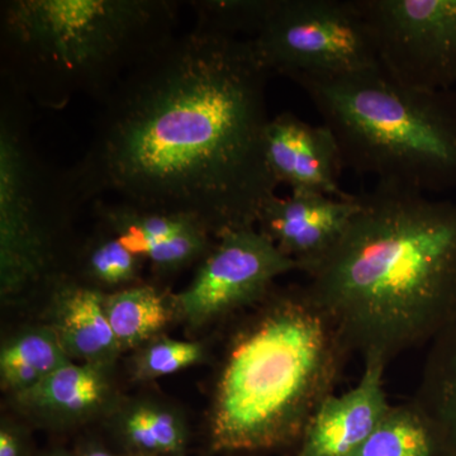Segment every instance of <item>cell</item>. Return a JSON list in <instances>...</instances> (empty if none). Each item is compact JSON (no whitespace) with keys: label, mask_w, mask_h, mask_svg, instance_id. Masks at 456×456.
Here are the masks:
<instances>
[{"label":"cell","mask_w":456,"mask_h":456,"mask_svg":"<svg viewBox=\"0 0 456 456\" xmlns=\"http://www.w3.org/2000/svg\"><path fill=\"white\" fill-rule=\"evenodd\" d=\"M143 263L106 224L98 221L97 231L82 246L77 257L82 277L79 281L106 293L114 292L141 283Z\"/></svg>","instance_id":"cell-20"},{"label":"cell","mask_w":456,"mask_h":456,"mask_svg":"<svg viewBox=\"0 0 456 456\" xmlns=\"http://www.w3.org/2000/svg\"><path fill=\"white\" fill-rule=\"evenodd\" d=\"M387 365L378 356L365 358L358 384L321 403L294 456H349L358 448L391 407L384 389Z\"/></svg>","instance_id":"cell-13"},{"label":"cell","mask_w":456,"mask_h":456,"mask_svg":"<svg viewBox=\"0 0 456 456\" xmlns=\"http://www.w3.org/2000/svg\"><path fill=\"white\" fill-rule=\"evenodd\" d=\"M126 456H165V455H137V454H126Z\"/></svg>","instance_id":"cell-27"},{"label":"cell","mask_w":456,"mask_h":456,"mask_svg":"<svg viewBox=\"0 0 456 456\" xmlns=\"http://www.w3.org/2000/svg\"><path fill=\"white\" fill-rule=\"evenodd\" d=\"M251 41L266 70L290 80L379 66L359 0H273Z\"/></svg>","instance_id":"cell-7"},{"label":"cell","mask_w":456,"mask_h":456,"mask_svg":"<svg viewBox=\"0 0 456 456\" xmlns=\"http://www.w3.org/2000/svg\"><path fill=\"white\" fill-rule=\"evenodd\" d=\"M410 402L430 428L435 456H456V320L431 342Z\"/></svg>","instance_id":"cell-16"},{"label":"cell","mask_w":456,"mask_h":456,"mask_svg":"<svg viewBox=\"0 0 456 456\" xmlns=\"http://www.w3.org/2000/svg\"><path fill=\"white\" fill-rule=\"evenodd\" d=\"M345 167L378 183L428 193L456 183V97L398 83L380 66L298 77Z\"/></svg>","instance_id":"cell-5"},{"label":"cell","mask_w":456,"mask_h":456,"mask_svg":"<svg viewBox=\"0 0 456 456\" xmlns=\"http://www.w3.org/2000/svg\"><path fill=\"white\" fill-rule=\"evenodd\" d=\"M31 106L2 83L0 290L17 298L64 277L62 233L83 200L73 169L47 163L29 134Z\"/></svg>","instance_id":"cell-6"},{"label":"cell","mask_w":456,"mask_h":456,"mask_svg":"<svg viewBox=\"0 0 456 456\" xmlns=\"http://www.w3.org/2000/svg\"><path fill=\"white\" fill-rule=\"evenodd\" d=\"M349 456H435L430 428L410 401L388 408Z\"/></svg>","instance_id":"cell-21"},{"label":"cell","mask_w":456,"mask_h":456,"mask_svg":"<svg viewBox=\"0 0 456 456\" xmlns=\"http://www.w3.org/2000/svg\"><path fill=\"white\" fill-rule=\"evenodd\" d=\"M378 64L412 88L449 90L456 83V0H359Z\"/></svg>","instance_id":"cell-8"},{"label":"cell","mask_w":456,"mask_h":456,"mask_svg":"<svg viewBox=\"0 0 456 456\" xmlns=\"http://www.w3.org/2000/svg\"><path fill=\"white\" fill-rule=\"evenodd\" d=\"M299 270L256 227L227 231L198 264L193 281L173 296L174 316L203 327L232 312L255 307L273 290L275 279Z\"/></svg>","instance_id":"cell-9"},{"label":"cell","mask_w":456,"mask_h":456,"mask_svg":"<svg viewBox=\"0 0 456 456\" xmlns=\"http://www.w3.org/2000/svg\"><path fill=\"white\" fill-rule=\"evenodd\" d=\"M273 0H193L196 25L235 36L254 38L259 32Z\"/></svg>","instance_id":"cell-22"},{"label":"cell","mask_w":456,"mask_h":456,"mask_svg":"<svg viewBox=\"0 0 456 456\" xmlns=\"http://www.w3.org/2000/svg\"><path fill=\"white\" fill-rule=\"evenodd\" d=\"M0 456H31L25 428L8 419H3L0 425Z\"/></svg>","instance_id":"cell-24"},{"label":"cell","mask_w":456,"mask_h":456,"mask_svg":"<svg viewBox=\"0 0 456 456\" xmlns=\"http://www.w3.org/2000/svg\"><path fill=\"white\" fill-rule=\"evenodd\" d=\"M95 217L122 244L150 263L156 274H175L200 264L216 244L202 222L185 213L165 211L126 200H95Z\"/></svg>","instance_id":"cell-10"},{"label":"cell","mask_w":456,"mask_h":456,"mask_svg":"<svg viewBox=\"0 0 456 456\" xmlns=\"http://www.w3.org/2000/svg\"><path fill=\"white\" fill-rule=\"evenodd\" d=\"M180 8L176 0H5L2 83L45 110L80 95L101 104L178 36Z\"/></svg>","instance_id":"cell-4"},{"label":"cell","mask_w":456,"mask_h":456,"mask_svg":"<svg viewBox=\"0 0 456 456\" xmlns=\"http://www.w3.org/2000/svg\"><path fill=\"white\" fill-rule=\"evenodd\" d=\"M350 354L305 285L273 289L228 346L209 412L213 452L298 445Z\"/></svg>","instance_id":"cell-3"},{"label":"cell","mask_w":456,"mask_h":456,"mask_svg":"<svg viewBox=\"0 0 456 456\" xmlns=\"http://www.w3.org/2000/svg\"><path fill=\"white\" fill-rule=\"evenodd\" d=\"M73 362L50 325L23 330L0 350V384L12 397L32 388L62 365Z\"/></svg>","instance_id":"cell-19"},{"label":"cell","mask_w":456,"mask_h":456,"mask_svg":"<svg viewBox=\"0 0 456 456\" xmlns=\"http://www.w3.org/2000/svg\"><path fill=\"white\" fill-rule=\"evenodd\" d=\"M112 367L70 362L32 388L13 395L27 416L53 428L82 424L114 401Z\"/></svg>","instance_id":"cell-14"},{"label":"cell","mask_w":456,"mask_h":456,"mask_svg":"<svg viewBox=\"0 0 456 456\" xmlns=\"http://www.w3.org/2000/svg\"><path fill=\"white\" fill-rule=\"evenodd\" d=\"M204 353L206 350L200 342L158 336L137 349L132 362V374L137 380H154L179 373L202 362Z\"/></svg>","instance_id":"cell-23"},{"label":"cell","mask_w":456,"mask_h":456,"mask_svg":"<svg viewBox=\"0 0 456 456\" xmlns=\"http://www.w3.org/2000/svg\"><path fill=\"white\" fill-rule=\"evenodd\" d=\"M113 430L127 454L184 456L188 426L175 408L160 402H130L113 416Z\"/></svg>","instance_id":"cell-17"},{"label":"cell","mask_w":456,"mask_h":456,"mask_svg":"<svg viewBox=\"0 0 456 456\" xmlns=\"http://www.w3.org/2000/svg\"><path fill=\"white\" fill-rule=\"evenodd\" d=\"M358 200L305 287L351 353L389 364L456 320V206L387 183Z\"/></svg>","instance_id":"cell-2"},{"label":"cell","mask_w":456,"mask_h":456,"mask_svg":"<svg viewBox=\"0 0 456 456\" xmlns=\"http://www.w3.org/2000/svg\"><path fill=\"white\" fill-rule=\"evenodd\" d=\"M38 456H77L75 455V452H69V450L65 449H53L49 450V452H42L41 455Z\"/></svg>","instance_id":"cell-26"},{"label":"cell","mask_w":456,"mask_h":456,"mask_svg":"<svg viewBox=\"0 0 456 456\" xmlns=\"http://www.w3.org/2000/svg\"><path fill=\"white\" fill-rule=\"evenodd\" d=\"M266 163L278 184L346 200L338 185L345 165L332 132L310 125L292 112L270 118L264 136Z\"/></svg>","instance_id":"cell-12"},{"label":"cell","mask_w":456,"mask_h":456,"mask_svg":"<svg viewBox=\"0 0 456 456\" xmlns=\"http://www.w3.org/2000/svg\"><path fill=\"white\" fill-rule=\"evenodd\" d=\"M77 456H118L99 443H86L75 452ZM126 456V455H125Z\"/></svg>","instance_id":"cell-25"},{"label":"cell","mask_w":456,"mask_h":456,"mask_svg":"<svg viewBox=\"0 0 456 456\" xmlns=\"http://www.w3.org/2000/svg\"><path fill=\"white\" fill-rule=\"evenodd\" d=\"M269 74L250 38L197 25L175 36L99 104L71 167L83 200L185 213L216 239L256 227L279 185L264 151Z\"/></svg>","instance_id":"cell-1"},{"label":"cell","mask_w":456,"mask_h":456,"mask_svg":"<svg viewBox=\"0 0 456 456\" xmlns=\"http://www.w3.org/2000/svg\"><path fill=\"white\" fill-rule=\"evenodd\" d=\"M104 308L122 353L160 336L174 316L173 296L154 284L139 283L106 293Z\"/></svg>","instance_id":"cell-18"},{"label":"cell","mask_w":456,"mask_h":456,"mask_svg":"<svg viewBox=\"0 0 456 456\" xmlns=\"http://www.w3.org/2000/svg\"><path fill=\"white\" fill-rule=\"evenodd\" d=\"M359 211L358 196L340 200L311 191L275 194L261 208L256 228L303 272L340 239Z\"/></svg>","instance_id":"cell-11"},{"label":"cell","mask_w":456,"mask_h":456,"mask_svg":"<svg viewBox=\"0 0 456 456\" xmlns=\"http://www.w3.org/2000/svg\"><path fill=\"white\" fill-rule=\"evenodd\" d=\"M51 322L73 362L113 367L122 351L104 308L106 292L64 275L51 287Z\"/></svg>","instance_id":"cell-15"}]
</instances>
